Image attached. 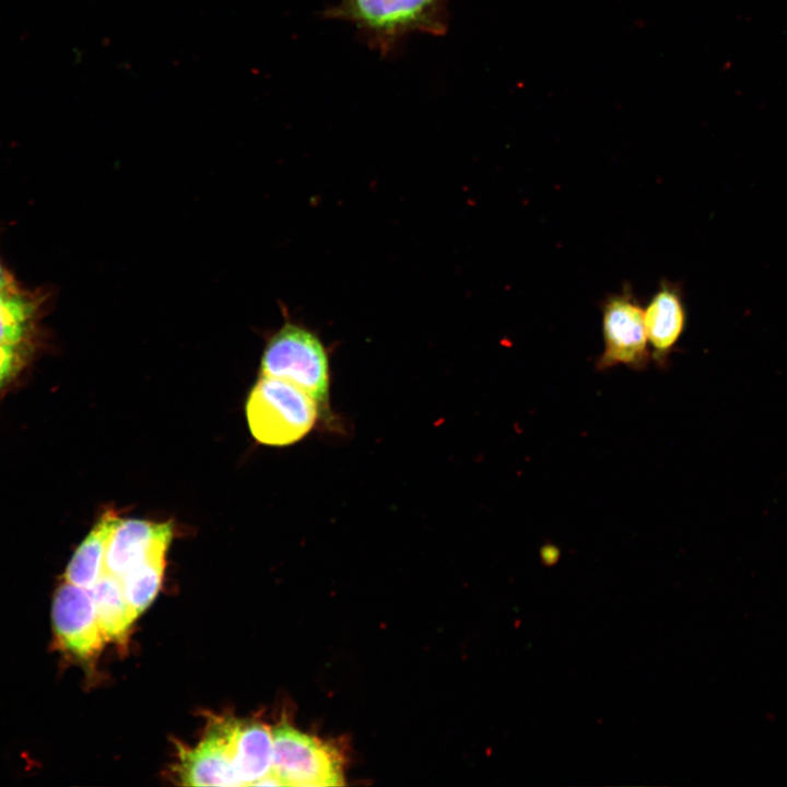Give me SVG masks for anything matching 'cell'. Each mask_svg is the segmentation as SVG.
I'll list each match as a JSON object with an SVG mask.
<instances>
[{"label": "cell", "instance_id": "cell-9", "mask_svg": "<svg viewBox=\"0 0 787 787\" xmlns=\"http://www.w3.org/2000/svg\"><path fill=\"white\" fill-rule=\"evenodd\" d=\"M171 522L120 519L114 528L105 553L104 572L120 578L157 543L171 542Z\"/></svg>", "mask_w": 787, "mask_h": 787}, {"label": "cell", "instance_id": "cell-12", "mask_svg": "<svg viewBox=\"0 0 787 787\" xmlns=\"http://www.w3.org/2000/svg\"><path fill=\"white\" fill-rule=\"evenodd\" d=\"M90 590L106 643L122 645L138 615L126 599L120 578L104 572Z\"/></svg>", "mask_w": 787, "mask_h": 787}, {"label": "cell", "instance_id": "cell-11", "mask_svg": "<svg viewBox=\"0 0 787 787\" xmlns=\"http://www.w3.org/2000/svg\"><path fill=\"white\" fill-rule=\"evenodd\" d=\"M120 519L114 509L101 515L67 565L66 582L86 589L94 587L104 573L107 543Z\"/></svg>", "mask_w": 787, "mask_h": 787}, {"label": "cell", "instance_id": "cell-6", "mask_svg": "<svg viewBox=\"0 0 787 787\" xmlns=\"http://www.w3.org/2000/svg\"><path fill=\"white\" fill-rule=\"evenodd\" d=\"M51 616L61 649L82 661L99 655L106 641L90 589L68 582L60 585L54 596Z\"/></svg>", "mask_w": 787, "mask_h": 787}, {"label": "cell", "instance_id": "cell-14", "mask_svg": "<svg viewBox=\"0 0 787 787\" xmlns=\"http://www.w3.org/2000/svg\"><path fill=\"white\" fill-rule=\"evenodd\" d=\"M39 299L17 289L0 294V343L28 342L34 332Z\"/></svg>", "mask_w": 787, "mask_h": 787}, {"label": "cell", "instance_id": "cell-13", "mask_svg": "<svg viewBox=\"0 0 787 787\" xmlns=\"http://www.w3.org/2000/svg\"><path fill=\"white\" fill-rule=\"evenodd\" d=\"M169 544L157 543L120 577L126 599L138 618L151 606L161 588Z\"/></svg>", "mask_w": 787, "mask_h": 787}, {"label": "cell", "instance_id": "cell-15", "mask_svg": "<svg viewBox=\"0 0 787 787\" xmlns=\"http://www.w3.org/2000/svg\"><path fill=\"white\" fill-rule=\"evenodd\" d=\"M30 351L28 342L16 344L0 343V389L24 367Z\"/></svg>", "mask_w": 787, "mask_h": 787}, {"label": "cell", "instance_id": "cell-7", "mask_svg": "<svg viewBox=\"0 0 787 787\" xmlns=\"http://www.w3.org/2000/svg\"><path fill=\"white\" fill-rule=\"evenodd\" d=\"M231 725L232 719H218L196 747H179L175 772L181 785L243 786L233 764Z\"/></svg>", "mask_w": 787, "mask_h": 787}, {"label": "cell", "instance_id": "cell-2", "mask_svg": "<svg viewBox=\"0 0 787 787\" xmlns=\"http://www.w3.org/2000/svg\"><path fill=\"white\" fill-rule=\"evenodd\" d=\"M260 376L289 381L308 393L319 406L322 418L330 416V364L320 337L284 312L283 325L263 349Z\"/></svg>", "mask_w": 787, "mask_h": 787}, {"label": "cell", "instance_id": "cell-8", "mask_svg": "<svg viewBox=\"0 0 787 787\" xmlns=\"http://www.w3.org/2000/svg\"><path fill=\"white\" fill-rule=\"evenodd\" d=\"M651 361L665 368L680 342L688 321L683 290L679 282L662 279L644 307Z\"/></svg>", "mask_w": 787, "mask_h": 787}, {"label": "cell", "instance_id": "cell-3", "mask_svg": "<svg viewBox=\"0 0 787 787\" xmlns=\"http://www.w3.org/2000/svg\"><path fill=\"white\" fill-rule=\"evenodd\" d=\"M246 416L257 442L287 446L306 436L322 413L318 403L297 386L261 376L248 396Z\"/></svg>", "mask_w": 787, "mask_h": 787}, {"label": "cell", "instance_id": "cell-1", "mask_svg": "<svg viewBox=\"0 0 787 787\" xmlns=\"http://www.w3.org/2000/svg\"><path fill=\"white\" fill-rule=\"evenodd\" d=\"M447 4L448 0H338L324 15L353 24L371 47L388 54L407 35L445 34Z\"/></svg>", "mask_w": 787, "mask_h": 787}, {"label": "cell", "instance_id": "cell-16", "mask_svg": "<svg viewBox=\"0 0 787 787\" xmlns=\"http://www.w3.org/2000/svg\"><path fill=\"white\" fill-rule=\"evenodd\" d=\"M20 289L12 274L4 268L0 260V294Z\"/></svg>", "mask_w": 787, "mask_h": 787}, {"label": "cell", "instance_id": "cell-4", "mask_svg": "<svg viewBox=\"0 0 787 787\" xmlns=\"http://www.w3.org/2000/svg\"><path fill=\"white\" fill-rule=\"evenodd\" d=\"M272 772L284 786L344 784L345 760L338 743L302 732L286 721L272 728Z\"/></svg>", "mask_w": 787, "mask_h": 787}, {"label": "cell", "instance_id": "cell-10", "mask_svg": "<svg viewBox=\"0 0 787 787\" xmlns=\"http://www.w3.org/2000/svg\"><path fill=\"white\" fill-rule=\"evenodd\" d=\"M231 751L242 785L255 786L272 771V728L258 721L232 719Z\"/></svg>", "mask_w": 787, "mask_h": 787}, {"label": "cell", "instance_id": "cell-5", "mask_svg": "<svg viewBox=\"0 0 787 787\" xmlns=\"http://www.w3.org/2000/svg\"><path fill=\"white\" fill-rule=\"evenodd\" d=\"M603 349L596 360L598 371L625 366L644 371L651 361L644 306L630 284L606 295L600 303Z\"/></svg>", "mask_w": 787, "mask_h": 787}]
</instances>
